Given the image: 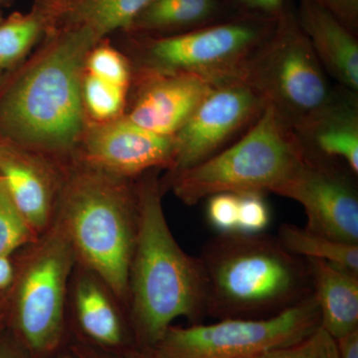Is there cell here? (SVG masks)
Segmentation results:
<instances>
[{"mask_svg": "<svg viewBox=\"0 0 358 358\" xmlns=\"http://www.w3.org/2000/svg\"><path fill=\"white\" fill-rule=\"evenodd\" d=\"M99 42L63 26L0 94V140L48 159L74 157L87 128L86 59Z\"/></svg>", "mask_w": 358, "mask_h": 358, "instance_id": "cell-1", "label": "cell"}, {"mask_svg": "<svg viewBox=\"0 0 358 358\" xmlns=\"http://www.w3.org/2000/svg\"><path fill=\"white\" fill-rule=\"evenodd\" d=\"M159 169L136 187L138 229L129 273L127 312L134 345L148 350L174 320L200 324L206 317V281L199 257L179 246L162 206Z\"/></svg>", "mask_w": 358, "mask_h": 358, "instance_id": "cell-2", "label": "cell"}, {"mask_svg": "<svg viewBox=\"0 0 358 358\" xmlns=\"http://www.w3.org/2000/svg\"><path fill=\"white\" fill-rule=\"evenodd\" d=\"M206 281V317L263 320L313 294L307 259L272 235L230 233L212 238L199 256Z\"/></svg>", "mask_w": 358, "mask_h": 358, "instance_id": "cell-3", "label": "cell"}, {"mask_svg": "<svg viewBox=\"0 0 358 358\" xmlns=\"http://www.w3.org/2000/svg\"><path fill=\"white\" fill-rule=\"evenodd\" d=\"M54 221L70 240L77 262L127 308L138 229L136 185L75 160L63 173Z\"/></svg>", "mask_w": 358, "mask_h": 358, "instance_id": "cell-4", "label": "cell"}, {"mask_svg": "<svg viewBox=\"0 0 358 358\" xmlns=\"http://www.w3.org/2000/svg\"><path fill=\"white\" fill-rule=\"evenodd\" d=\"M305 154L298 133L266 103L240 140L196 166L169 174L167 183L189 206L218 193H275Z\"/></svg>", "mask_w": 358, "mask_h": 358, "instance_id": "cell-5", "label": "cell"}, {"mask_svg": "<svg viewBox=\"0 0 358 358\" xmlns=\"http://www.w3.org/2000/svg\"><path fill=\"white\" fill-rule=\"evenodd\" d=\"M24 249L9 292L10 313L15 338L34 358L55 352L62 341L77 257L56 221Z\"/></svg>", "mask_w": 358, "mask_h": 358, "instance_id": "cell-6", "label": "cell"}, {"mask_svg": "<svg viewBox=\"0 0 358 358\" xmlns=\"http://www.w3.org/2000/svg\"><path fill=\"white\" fill-rule=\"evenodd\" d=\"M243 80L296 133L336 100L307 36L291 23L281 26L272 38L264 42Z\"/></svg>", "mask_w": 358, "mask_h": 358, "instance_id": "cell-7", "label": "cell"}, {"mask_svg": "<svg viewBox=\"0 0 358 358\" xmlns=\"http://www.w3.org/2000/svg\"><path fill=\"white\" fill-rule=\"evenodd\" d=\"M320 326L319 306L313 294L300 305L268 319L169 327L159 343L145 352L150 358H256L300 341Z\"/></svg>", "mask_w": 358, "mask_h": 358, "instance_id": "cell-8", "label": "cell"}, {"mask_svg": "<svg viewBox=\"0 0 358 358\" xmlns=\"http://www.w3.org/2000/svg\"><path fill=\"white\" fill-rule=\"evenodd\" d=\"M265 41L260 30L246 23L210 26L155 40L145 52L143 72L194 75L212 84L243 79Z\"/></svg>", "mask_w": 358, "mask_h": 358, "instance_id": "cell-9", "label": "cell"}, {"mask_svg": "<svg viewBox=\"0 0 358 358\" xmlns=\"http://www.w3.org/2000/svg\"><path fill=\"white\" fill-rule=\"evenodd\" d=\"M348 171L306 147L303 159L275 194L303 206L307 229L358 245V193Z\"/></svg>", "mask_w": 358, "mask_h": 358, "instance_id": "cell-10", "label": "cell"}, {"mask_svg": "<svg viewBox=\"0 0 358 358\" xmlns=\"http://www.w3.org/2000/svg\"><path fill=\"white\" fill-rule=\"evenodd\" d=\"M265 100L243 79L214 84L176 138V157L169 174L196 166L220 152L244 127L253 124Z\"/></svg>", "mask_w": 358, "mask_h": 358, "instance_id": "cell-11", "label": "cell"}, {"mask_svg": "<svg viewBox=\"0 0 358 358\" xmlns=\"http://www.w3.org/2000/svg\"><path fill=\"white\" fill-rule=\"evenodd\" d=\"M76 154L78 162L131 180L155 169L171 171L176 138L152 133L121 115L87 124Z\"/></svg>", "mask_w": 358, "mask_h": 358, "instance_id": "cell-12", "label": "cell"}, {"mask_svg": "<svg viewBox=\"0 0 358 358\" xmlns=\"http://www.w3.org/2000/svg\"><path fill=\"white\" fill-rule=\"evenodd\" d=\"M63 173L48 157L0 140V181L37 235L55 219Z\"/></svg>", "mask_w": 358, "mask_h": 358, "instance_id": "cell-13", "label": "cell"}, {"mask_svg": "<svg viewBox=\"0 0 358 358\" xmlns=\"http://www.w3.org/2000/svg\"><path fill=\"white\" fill-rule=\"evenodd\" d=\"M129 121L162 136H173L185 126L214 84L189 74L143 73Z\"/></svg>", "mask_w": 358, "mask_h": 358, "instance_id": "cell-14", "label": "cell"}, {"mask_svg": "<svg viewBox=\"0 0 358 358\" xmlns=\"http://www.w3.org/2000/svg\"><path fill=\"white\" fill-rule=\"evenodd\" d=\"M301 28L320 64L350 91L358 90V44L341 21L313 0H303Z\"/></svg>", "mask_w": 358, "mask_h": 358, "instance_id": "cell-15", "label": "cell"}, {"mask_svg": "<svg viewBox=\"0 0 358 358\" xmlns=\"http://www.w3.org/2000/svg\"><path fill=\"white\" fill-rule=\"evenodd\" d=\"M70 287L75 315L82 331L101 348L124 345L126 327L117 303L113 301L115 296L106 285L77 262Z\"/></svg>", "mask_w": 358, "mask_h": 358, "instance_id": "cell-16", "label": "cell"}, {"mask_svg": "<svg viewBox=\"0 0 358 358\" xmlns=\"http://www.w3.org/2000/svg\"><path fill=\"white\" fill-rule=\"evenodd\" d=\"M307 261L320 327L336 339L358 329V273L326 261Z\"/></svg>", "mask_w": 358, "mask_h": 358, "instance_id": "cell-17", "label": "cell"}, {"mask_svg": "<svg viewBox=\"0 0 358 358\" xmlns=\"http://www.w3.org/2000/svg\"><path fill=\"white\" fill-rule=\"evenodd\" d=\"M303 145L315 154L341 159L358 173V117L355 106L336 100L298 133Z\"/></svg>", "mask_w": 358, "mask_h": 358, "instance_id": "cell-18", "label": "cell"}, {"mask_svg": "<svg viewBox=\"0 0 358 358\" xmlns=\"http://www.w3.org/2000/svg\"><path fill=\"white\" fill-rule=\"evenodd\" d=\"M152 0H69L60 2L56 20L83 27L101 41L110 33L133 27Z\"/></svg>", "mask_w": 358, "mask_h": 358, "instance_id": "cell-19", "label": "cell"}, {"mask_svg": "<svg viewBox=\"0 0 358 358\" xmlns=\"http://www.w3.org/2000/svg\"><path fill=\"white\" fill-rule=\"evenodd\" d=\"M59 0H42L30 13L0 21V73L17 64L55 22Z\"/></svg>", "mask_w": 358, "mask_h": 358, "instance_id": "cell-20", "label": "cell"}, {"mask_svg": "<svg viewBox=\"0 0 358 358\" xmlns=\"http://www.w3.org/2000/svg\"><path fill=\"white\" fill-rule=\"evenodd\" d=\"M277 238L294 255L326 261L358 273V245L336 241L291 223L281 225Z\"/></svg>", "mask_w": 358, "mask_h": 358, "instance_id": "cell-21", "label": "cell"}, {"mask_svg": "<svg viewBox=\"0 0 358 358\" xmlns=\"http://www.w3.org/2000/svg\"><path fill=\"white\" fill-rule=\"evenodd\" d=\"M215 10L214 0H152L133 27L164 30L206 20Z\"/></svg>", "mask_w": 358, "mask_h": 358, "instance_id": "cell-22", "label": "cell"}, {"mask_svg": "<svg viewBox=\"0 0 358 358\" xmlns=\"http://www.w3.org/2000/svg\"><path fill=\"white\" fill-rule=\"evenodd\" d=\"M128 89L115 86L85 72L83 102L85 110L96 122H109L121 117L126 105Z\"/></svg>", "mask_w": 358, "mask_h": 358, "instance_id": "cell-23", "label": "cell"}, {"mask_svg": "<svg viewBox=\"0 0 358 358\" xmlns=\"http://www.w3.org/2000/svg\"><path fill=\"white\" fill-rule=\"evenodd\" d=\"M39 235L14 206L0 181V257H11L38 239Z\"/></svg>", "mask_w": 358, "mask_h": 358, "instance_id": "cell-24", "label": "cell"}, {"mask_svg": "<svg viewBox=\"0 0 358 358\" xmlns=\"http://www.w3.org/2000/svg\"><path fill=\"white\" fill-rule=\"evenodd\" d=\"M85 70L103 81L129 88L131 69L126 58L108 45L96 44L86 59Z\"/></svg>", "mask_w": 358, "mask_h": 358, "instance_id": "cell-25", "label": "cell"}, {"mask_svg": "<svg viewBox=\"0 0 358 358\" xmlns=\"http://www.w3.org/2000/svg\"><path fill=\"white\" fill-rule=\"evenodd\" d=\"M256 358H339L336 338L322 327L292 345L275 348Z\"/></svg>", "mask_w": 358, "mask_h": 358, "instance_id": "cell-26", "label": "cell"}, {"mask_svg": "<svg viewBox=\"0 0 358 358\" xmlns=\"http://www.w3.org/2000/svg\"><path fill=\"white\" fill-rule=\"evenodd\" d=\"M238 195L237 233L259 234L270 224V210L262 193L247 192Z\"/></svg>", "mask_w": 358, "mask_h": 358, "instance_id": "cell-27", "label": "cell"}, {"mask_svg": "<svg viewBox=\"0 0 358 358\" xmlns=\"http://www.w3.org/2000/svg\"><path fill=\"white\" fill-rule=\"evenodd\" d=\"M207 199V219L212 227L219 234L237 233L238 195L218 193Z\"/></svg>", "mask_w": 358, "mask_h": 358, "instance_id": "cell-28", "label": "cell"}, {"mask_svg": "<svg viewBox=\"0 0 358 358\" xmlns=\"http://www.w3.org/2000/svg\"><path fill=\"white\" fill-rule=\"evenodd\" d=\"M326 9L343 25L355 24L358 13V0H313Z\"/></svg>", "mask_w": 358, "mask_h": 358, "instance_id": "cell-29", "label": "cell"}, {"mask_svg": "<svg viewBox=\"0 0 358 358\" xmlns=\"http://www.w3.org/2000/svg\"><path fill=\"white\" fill-rule=\"evenodd\" d=\"M0 358H33L17 338H0Z\"/></svg>", "mask_w": 358, "mask_h": 358, "instance_id": "cell-30", "label": "cell"}, {"mask_svg": "<svg viewBox=\"0 0 358 358\" xmlns=\"http://www.w3.org/2000/svg\"><path fill=\"white\" fill-rule=\"evenodd\" d=\"M16 275V264L11 257H0V294L9 293Z\"/></svg>", "mask_w": 358, "mask_h": 358, "instance_id": "cell-31", "label": "cell"}, {"mask_svg": "<svg viewBox=\"0 0 358 358\" xmlns=\"http://www.w3.org/2000/svg\"><path fill=\"white\" fill-rule=\"evenodd\" d=\"M339 358H358V329L336 338Z\"/></svg>", "mask_w": 358, "mask_h": 358, "instance_id": "cell-32", "label": "cell"}, {"mask_svg": "<svg viewBox=\"0 0 358 358\" xmlns=\"http://www.w3.org/2000/svg\"><path fill=\"white\" fill-rule=\"evenodd\" d=\"M72 353L75 358H122L121 355L115 357L112 353L106 352L105 350H99L85 345L76 346Z\"/></svg>", "mask_w": 358, "mask_h": 358, "instance_id": "cell-33", "label": "cell"}, {"mask_svg": "<svg viewBox=\"0 0 358 358\" xmlns=\"http://www.w3.org/2000/svg\"><path fill=\"white\" fill-rule=\"evenodd\" d=\"M250 6L259 7L265 10H274L281 4L282 0H245Z\"/></svg>", "mask_w": 358, "mask_h": 358, "instance_id": "cell-34", "label": "cell"}, {"mask_svg": "<svg viewBox=\"0 0 358 358\" xmlns=\"http://www.w3.org/2000/svg\"><path fill=\"white\" fill-rule=\"evenodd\" d=\"M122 358H150L145 350L136 348L134 345L124 348L121 353Z\"/></svg>", "mask_w": 358, "mask_h": 358, "instance_id": "cell-35", "label": "cell"}, {"mask_svg": "<svg viewBox=\"0 0 358 358\" xmlns=\"http://www.w3.org/2000/svg\"><path fill=\"white\" fill-rule=\"evenodd\" d=\"M2 294H0V296H1ZM4 303H2L1 298H0V324H1L2 320H3L4 317Z\"/></svg>", "mask_w": 358, "mask_h": 358, "instance_id": "cell-36", "label": "cell"}, {"mask_svg": "<svg viewBox=\"0 0 358 358\" xmlns=\"http://www.w3.org/2000/svg\"><path fill=\"white\" fill-rule=\"evenodd\" d=\"M7 1H8V0H0V21L3 20V18H2V16H1L2 15V9H3V7L6 6Z\"/></svg>", "mask_w": 358, "mask_h": 358, "instance_id": "cell-37", "label": "cell"}, {"mask_svg": "<svg viewBox=\"0 0 358 358\" xmlns=\"http://www.w3.org/2000/svg\"><path fill=\"white\" fill-rule=\"evenodd\" d=\"M55 358H75V357L73 353H65V355H58Z\"/></svg>", "mask_w": 358, "mask_h": 358, "instance_id": "cell-38", "label": "cell"}, {"mask_svg": "<svg viewBox=\"0 0 358 358\" xmlns=\"http://www.w3.org/2000/svg\"><path fill=\"white\" fill-rule=\"evenodd\" d=\"M60 1L65 2V1H69V0H60Z\"/></svg>", "mask_w": 358, "mask_h": 358, "instance_id": "cell-39", "label": "cell"}, {"mask_svg": "<svg viewBox=\"0 0 358 358\" xmlns=\"http://www.w3.org/2000/svg\"><path fill=\"white\" fill-rule=\"evenodd\" d=\"M0 76H1V73H0Z\"/></svg>", "mask_w": 358, "mask_h": 358, "instance_id": "cell-40", "label": "cell"}]
</instances>
